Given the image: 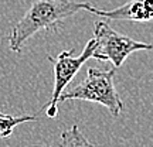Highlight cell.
<instances>
[{
    "mask_svg": "<svg viewBox=\"0 0 153 147\" xmlns=\"http://www.w3.org/2000/svg\"><path fill=\"white\" fill-rule=\"evenodd\" d=\"M89 6L87 1L76 3L72 0H33L30 9L11 28L9 47L13 52H20L24 44L37 33H58L67 18L87 10Z\"/></svg>",
    "mask_w": 153,
    "mask_h": 147,
    "instance_id": "cell-1",
    "label": "cell"
},
{
    "mask_svg": "<svg viewBox=\"0 0 153 147\" xmlns=\"http://www.w3.org/2000/svg\"><path fill=\"white\" fill-rule=\"evenodd\" d=\"M115 66L108 71H101L92 66L88 68L87 76L76 86L65 89V92L61 93L60 102L87 100L99 103L109 110V113L114 117H118L123 110V103L115 88Z\"/></svg>",
    "mask_w": 153,
    "mask_h": 147,
    "instance_id": "cell-2",
    "label": "cell"
},
{
    "mask_svg": "<svg viewBox=\"0 0 153 147\" xmlns=\"http://www.w3.org/2000/svg\"><path fill=\"white\" fill-rule=\"evenodd\" d=\"M94 38L97 41L92 58L97 61H111L115 68H120L125 60L135 51H150L153 45L137 41L118 33L105 21H97L94 26Z\"/></svg>",
    "mask_w": 153,
    "mask_h": 147,
    "instance_id": "cell-3",
    "label": "cell"
},
{
    "mask_svg": "<svg viewBox=\"0 0 153 147\" xmlns=\"http://www.w3.org/2000/svg\"><path fill=\"white\" fill-rule=\"evenodd\" d=\"M95 45H97V41H95V38L92 37L85 44L84 51H82L78 57H74V55H72L74 49L62 51V52H60L57 57L48 55V61L53 64V69H54L53 96H51V100H50L48 108H47V116H48V117H57L61 93L65 91V88L68 86V83L74 79V76L76 75V72L79 71V68H81L89 58H92Z\"/></svg>",
    "mask_w": 153,
    "mask_h": 147,
    "instance_id": "cell-4",
    "label": "cell"
},
{
    "mask_svg": "<svg viewBox=\"0 0 153 147\" xmlns=\"http://www.w3.org/2000/svg\"><path fill=\"white\" fill-rule=\"evenodd\" d=\"M87 11L111 20H128V21H150L153 20V0H131L114 10H99L92 4Z\"/></svg>",
    "mask_w": 153,
    "mask_h": 147,
    "instance_id": "cell-5",
    "label": "cell"
},
{
    "mask_svg": "<svg viewBox=\"0 0 153 147\" xmlns=\"http://www.w3.org/2000/svg\"><path fill=\"white\" fill-rule=\"evenodd\" d=\"M61 147H97L79 130L78 125H72L68 130L61 133Z\"/></svg>",
    "mask_w": 153,
    "mask_h": 147,
    "instance_id": "cell-6",
    "label": "cell"
},
{
    "mask_svg": "<svg viewBox=\"0 0 153 147\" xmlns=\"http://www.w3.org/2000/svg\"><path fill=\"white\" fill-rule=\"evenodd\" d=\"M37 117L27 114V116H10V114H0V137L7 139L13 134L14 127L27 122H36Z\"/></svg>",
    "mask_w": 153,
    "mask_h": 147,
    "instance_id": "cell-7",
    "label": "cell"
},
{
    "mask_svg": "<svg viewBox=\"0 0 153 147\" xmlns=\"http://www.w3.org/2000/svg\"><path fill=\"white\" fill-rule=\"evenodd\" d=\"M0 114H4V113H3V112H0Z\"/></svg>",
    "mask_w": 153,
    "mask_h": 147,
    "instance_id": "cell-8",
    "label": "cell"
},
{
    "mask_svg": "<svg viewBox=\"0 0 153 147\" xmlns=\"http://www.w3.org/2000/svg\"><path fill=\"white\" fill-rule=\"evenodd\" d=\"M152 79H153V78H152Z\"/></svg>",
    "mask_w": 153,
    "mask_h": 147,
    "instance_id": "cell-9",
    "label": "cell"
}]
</instances>
